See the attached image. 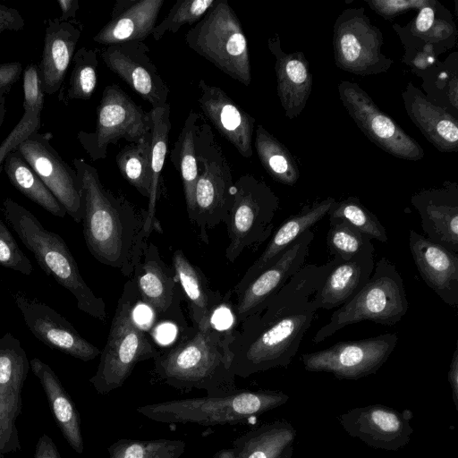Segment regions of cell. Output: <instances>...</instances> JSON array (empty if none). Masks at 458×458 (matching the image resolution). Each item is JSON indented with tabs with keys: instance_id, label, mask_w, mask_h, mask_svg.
<instances>
[{
	"instance_id": "obj_1",
	"label": "cell",
	"mask_w": 458,
	"mask_h": 458,
	"mask_svg": "<svg viewBox=\"0 0 458 458\" xmlns=\"http://www.w3.org/2000/svg\"><path fill=\"white\" fill-rule=\"evenodd\" d=\"M334 259L304 265L261 310L231 329V369L241 377L287 367L299 351L318 309L313 296Z\"/></svg>"
},
{
	"instance_id": "obj_2",
	"label": "cell",
	"mask_w": 458,
	"mask_h": 458,
	"mask_svg": "<svg viewBox=\"0 0 458 458\" xmlns=\"http://www.w3.org/2000/svg\"><path fill=\"white\" fill-rule=\"evenodd\" d=\"M73 166L81 182V222L88 250L101 264L132 276L148 244L146 210L106 189L98 170L84 159L74 158Z\"/></svg>"
},
{
	"instance_id": "obj_3",
	"label": "cell",
	"mask_w": 458,
	"mask_h": 458,
	"mask_svg": "<svg viewBox=\"0 0 458 458\" xmlns=\"http://www.w3.org/2000/svg\"><path fill=\"white\" fill-rule=\"evenodd\" d=\"M231 329L215 325L189 329L179 341L158 352L154 358L155 375L176 389L205 390L207 396L235 393L228 349Z\"/></svg>"
},
{
	"instance_id": "obj_4",
	"label": "cell",
	"mask_w": 458,
	"mask_h": 458,
	"mask_svg": "<svg viewBox=\"0 0 458 458\" xmlns=\"http://www.w3.org/2000/svg\"><path fill=\"white\" fill-rule=\"evenodd\" d=\"M3 212L41 269L73 295L81 311L104 322L106 318V303L82 278L64 240L46 229L30 210L11 198L4 199Z\"/></svg>"
},
{
	"instance_id": "obj_5",
	"label": "cell",
	"mask_w": 458,
	"mask_h": 458,
	"mask_svg": "<svg viewBox=\"0 0 458 458\" xmlns=\"http://www.w3.org/2000/svg\"><path fill=\"white\" fill-rule=\"evenodd\" d=\"M289 396L274 390H242L219 397H195L141 405L136 411L161 423L202 426L238 424L284 404Z\"/></svg>"
},
{
	"instance_id": "obj_6",
	"label": "cell",
	"mask_w": 458,
	"mask_h": 458,
	"mask_svg": "<svg viewBox=\"0 0 458 458\" xmlns=\"http://www.w3.org/2000/svg\"><path fill=\"white\" fill-rule=\"evenodd\" d=\"M139 301L134 281H127L116 305L106 344L100 352L97 371L89 379L99 394L121 387L139 362L158 354L154 342L134 318Z\"/></svg>"
},
{
	"instance_id": "obj_7",
	"label": "cell",
	"mask_w": 458,
	"mask_h": 458,
	"mask_svg": "<svg viewBox=\"0 0 458 458\" xmlns=\"http://www.w3.org/2000/svg\"><path fill=\"white\" fill-rule=\"evenodd\" d=\"M408 309L403 277L396 267L382 257L375 263L367 284L352 300L333 312L329 322L318 330L312 341L318 344L349 325L366 320L394 326Z\"/></svg>"
},
{
	"instance_id": "obj_8",
	"label": "cell",
	"mask_w": 458,
	"mask_h": 458,
	"mask_svg": "<svg viewBox=\"0 0 458 458\" xmlns=\"http://www.w3.org/2000/svg\"><path fill=\"white\" fill-rule=\"evenodd\" d=\"M187 46L221 72L250 86V62L241 21L227 0H216L185 35Z\"/></svg>"
},
{
	"instance_id": "obj_9",
	"label": "cell",
	"mask_w": 458,
	"mask_h": 458,
	"mask_svg": "<svg viewBox=\"0 0 458 458\" xmlns=\"http://www.w3.org/2000/svg\"><path fill=\"white\" fill-rule=\"evenodd\" d=\"M197 162L193 224L199 228L201 240L208 243V229L225 222L228 215L234 182L231 165L202 116L197 132Z\"/></svg>"
},
{
	"instance_id": "obj_10",
	"label": "cell",
	"mask_w": 458,
	"mask_h": 458,
	"mask_svg": "<svg viewBox=\"0 0 458 458\" xmlns=\"http://www.w3.org/2000/svg\"><path fill=\"white\" fill-rule=\"evenodd\" d=\"M279 203L272 189L252 174L234 182L233 202L225 220L230 240L225 250L229 262H235L245 249L261 244L271 235Z\"/></svg>"
},
{
	"instance_id": "obj_11",
	"label": "cell",
	"mask_w": 458,
	"mask_h": 458,
	"mask_svg": "<svg viewBox=\"0 0 458 458\" xmlns=\"http://www.w3.org/2000/svg\"><path fill=\"white\" fill-rule=\"evenodd\" d=\"M151 117L122 88L112 83L101 96L94 131H81L78 140L92 161L104 159L110 144L120 140L137 142L150 133Z\"/></svg>"
},
{
	"instance_id": "obj_12",
	"label": "cell",
	"mask_w": 458,
	"mask_h": 458,
	"mask_svg": "<svg viewBox=\"0 0 458 458\" xmlns=\"http://www.w3.org/2000/svg\"><path fill=\"white\" fill-rule=\"evenodd\" d=\"M383 43L363 7L344 9L335 21L334 58L341 70L360 76L386 72L394 61L382 53Z\"/></svg>"
},
{
	"instance_id": "obj_13",
	"label": "cell",
	"mask_w": 458,
	"mask_h": 458,
	"mask_svg": "<svg viewBox=\"0 0 458 458\" xmlns=\"http://www.w3.org/2000/svg\"><path fill=\"white\" fill-rule=\"evenodd\" d=\"M338 93L349 115L372 143L397 158L418 161L424 157L421 146L382 112L359 84L342 81Z\"/></svg>"
},
{
	"instance_id": "obj_14",
	"label": "cell",
	"mask_w": 458,
	"mask_h": 458,
	"mask_svg": "<svg viewBox=\"0 0 458 458\" xmlns=\"http://www.w3.org/2000/svg\"><path fill=\"white\" fill-rule=\"evenodd\" d=\"M398 341L395 333L341 341L326 349L304 353L301 361L310 372H327L339 379H359L376 373L388 360Z\"/></svg>"
},
{
	"instance_id": "obj_15",
	"label": "cell",
	"mask_w": 458,
	"mask_h": 458,
	"mask_svg": "<svg viewBox=\"0 0 458 458\" xmlns=\"http://www.w3.org/2000/svg\"><path fill=\"white\" fill-rule=\"evenodd\" d=\"M52 133L34 132L16 148L76 223L82 219V188L72 168L51 144Z\"/></svg>"
},
{
	"instance_id": "obj_16",
	"label": "cell",
	"mask_w": 458,
	"mask_h": 458,
	"mask_svg": "<svg viewBox=\"0 0 458 458\" xmlns=\"http://www.w3.org/2000/svg\"><path fill=\"white\" fill-rule=\"evenodd\" d=\"M133 276L140 300L152 310L157 320L176 323L183 330L181 302L184 296L178 277L153 242H148Z\"/></svg>"
},
{
	"instance_id": "obj_17",
	"label": "cell",
	"mask_w": 458,
	"mask_h": 458,
	"mask_svg": "<svg viewBox=\"0 0 458 458\" xmlns=\"http://www.w3.org/2000/svg\"><path fill=\"white\" fill-rule=\"evenodd\" d=\"M106 67L120 77L152 108L167 104L170 89L149 55V48L140 41L106 47L101 51Z\"/></svg>"
},
{
	"instance_id": "obj_18",
	"label": "cell",
	"mask_w": 458,
	"mask_h": 458,
	"mask_svg": "<svg viewBox=\"0 0 458 458\" xmlns=\"http://www.w3.org/2000/svg\"><path fill=\"white\" fill-rule=\"evenodd\" d=\"M14 302L32 335L49 348L73 358L89 361L100 354V350L82 337L61 314L37 299L21 292L13 295Z\"/></svg>"
},
{
	"instance_id": "obj_19",
	"label": "cell",
	"mask_w": 458,
	"mask_h": 458,
	"mask_svg": "<svg viewBox=\"0 0 458 458\" xmlns=\"http://www.w3.org/2000/svg\"><path fill=\"white\" fill-rule=\"evenodd\" d=\"M313 239L311 230L302 233L237 296L234 314L240 323L261 310L304 266Z\"/></svg>"
},
{
	"instance_id": "obj_20",
	"label": "cell",
	"mask_w": 458,
	"mask_h": 458,
	"mask_svg": "<svg viewBox=\"0 0 458 458\" xmlns=\"http://www.w3.org/2000/svg\"><path fill=\"white\" fill-rule=\"evenodd\" d=\"M340 423L352 437L386 451L404 446L413 431L405 414L383 405L352 409L340 417Z\"/></svg>"
},
{
	"instance_id": "obj_21",
	"label": "cell",
	"mask_w": 458,
	"mask_h": 458,
	"mask_svg": "<svg viewBox=\"0 0 458 458\" xmlns=\"http://www.w3.org/2000/svg\"><path fill=\"white\" fill-rule=\"evenodd\" d=\"M426 237L458 254V184L421 190L411 198Z\"/></svg>"
},
{
	"instance_id": "obj_22",
	"label": "cell",
	"mask_w": 458,
	"mask_h": 458,
	"mask_svg": "<svg viewBox=\"0 0 458 458\" xmlns=\"http://www.w3.org/2000/svg\"><path fill=\"white\" fill-rule=\"evenodd\" d=\"M409 249L425 282L448 306L458 308V255L414 230L409 233Z\"/></svg>"
},
{
	"instance_id": "obj_23",
	"label": "cell",
	"mask_w": 458,
	"mask_h": 458,
	"mask_svg": "<svg viewBox=\"0 0 458 458\" xmlns=\"http://www.w3.org/2000/svg\"><path fill=\"white\" fill-rule=\"evenodd\" d=\"M198 87L200 91L198 102L203 114L243 157H251L254 117L219 87L204 80H199Z\"/></svg>"
},
{
	"instance_id": "obj_24",
	"label": "cell",
	"mask_w": 458,
	"mask_h": 458,
	"mask_svg": "<svg viewBox=\"0 0 458 458\" xmlns=\"http://www.w3.org/2000/svg\"><path fill=\"white\" fill-rule=\"evenodd\" d=\"M30 369L21 342L11 333L0 338V427L19 438L15 425L21 412V390Z\"/></svg>"
},
{
	"instance_id": "obj_25",
	"label": "cell",
	"mask_w": 458,
	"mask_h": 458,
	"mask_svg": "<svg viewBox=\"0 0 458 458\" xmlns=\"http://www.w3.org/2000/svg\"><path fill=\"white\" fill-rule=\"evenodd\" d=\"M374 252L371 245L346 260L333 257V265L313 296L316 308L332 310L352 300L373 273Z\"/></svg>"
},
{
	"instance_id": "obj_26",
	"label": "cell",
	"mask_w": 458,
	"mask_h": 458,
	"mask_svg": "<svg viewBox=\"0 0 458 458\" xmlns=\"http://www.w3.org/2000/svg\"><path fill=\"white\" fill-rule=\"evenodd\" d=\"M267 47L276 59L277 96L285 116L293 120L301 114L311 93L309 62L301 51L284 52L278 34L268 38Z\"/></svg>"
},
{
	"instance_id": "obj_27",
	"label": "cell",
	"mask_w": 458,
	"mask_h": 458,
	"mask_svg": "<svg viewBox=\"0 0 458 458\" xmlns=\"http://www.w3.org/2000/svg\"><path fill=\"white\" fill-rule=\"evenodd\" d=\"M164 0H117L109 21L94 36L106 47L131 41L143 42L151 35Z\"/></svg>"
},
{
	"instance_id": "obj_28",
	"label": "cell",
	"mask_w": 458,
	"mask_h": 458,
	"mask_svg": "<svg viewBox=\"0 0 458 458\" xmlns=\"http://www.w3.org/2000/svg\"><path fill=\"white\" fill-rule=\"evenodd\" d=\"M81 34V28L74 22L62 21L57 18L47 21L38 64L45 94H55L63 87Z\"/></svg>"
},
{
	"instance_id": "obj_29",
	"label": "cell",
	"mask_w": 458,
	"mask_h": 458,
	"mask_svg": "<svg viewBox=\"0 0 458 458\" xmlns=\"http://www.w3.org/2000/svg\"><path fill=\"white\" fill-rule=\"evenodd\" d=\"M402 98L408 116L437 150H458V121L452 114L432 104L412 82L407 84Z\"/></svg>"
},
{
	"instance_id": "obj_30",
	"label": "cell",
	"mask_w": 458,
	"mask_h": 458,
	"mask_svg": "<svg viewBox=\"0 0 458 458\" xmlns=\"http://www.w3.org/2000/svg\"><path fill=\"white\" fill-rule=\"evenodd\" d=\"M335 201V199L333 197H327L311 205L304 206L298 213L286 218L273 233L261 255L247 269L242 278L234 286L233 293L236 296L268 267L282 251L323 219Z\"/></svg>"
},
{
	"instance_id": "obj_31",
	"label": "cell",
	"mask_w": 458,
	"mask_h": 458,
	"mask_svg": "<svg viewBox=\"0 0 458 458\" xmlns=\"http://www.w3.org/2000/svg\"><path fill=\"white\" fill-rule=\"evenodd\" d=\"M172 262L190 306L193 327L214 325L213 318L223 301L220 292L210 288L204 273L188 259L182 250L174 252Z\"/></svg>"
},
{
	"instance_id": "obj_32",
	"label": "cell",
	"mask_w": 458,
	"mask_h": 458,
	"mask_svg": "<svg viewBox=\"0 0 458 458\" xmlns=\"http://www.w3.org/2000/svg\"><path fill=\"white\" fill-rule=\"evenodd\" d=\"M39 380L55 422L69 445L78 454L84 451L80 413L54 370L38 358L30 360Z\"/></svg>"
},
{
	"instance_id": "obj_33",
	"label": "cell",
	"mask_w": 458,
	"mask_h": 458,
	"mask_svg": "<svg viewBox=\"0 0 458 458\" xmlns=\"http://www.w3.org/2000/svg\"><path fill=\"white\" fill-rule=\"evenodd\" d=\"M296 430L280 420L262 424L233 442L234 458H291Z\"/></svg>"
},
{
	"instance_id": "obj_34",
	"label": "cell",
	"mask_w": 458,
	"mask_h": 458,
	"mask_svg": "<svg viewBox=\"0 0 458 458\" xmlns=\"http://www.w3.org/2000/svg\"><path fill=\"white\" fill-rule=\"evenodd\" d=\"M200 118L201 115L193 110L189 113L170 154V159L182 179L187 213L192 223L195 216V188L199 175L197 132Z\"/></svg>"
},
{
	"instance_id": "obj_35",
	"label": "cell",
	"mask_w": 458,
	"mask_h": 458,
	"mask_svg": "<svg viewBox=\"0 0 458 458\" xmlns=\"http://www.w3.org/2000/svg\"><path fill=\"white\" fill-rule=\"evenodd\" d=\"M170 104L152 108L149 111L151 117V169L152 182L150 193L148 198V207L145 215L144 230L148 237L153 230L159 225L156 216L157 199L159 194L161 174L167 154L169 132L171 130Z\"/></svg>"
},
{
	"instance_id": "obj_36",
	"label": "cell",
	"mask_w": 458,
	"mask_h": 458,
	"mask_svg": "<svg viewBox=\"0 0 458 458\" xmlns=\"http://www.w3.org/2000/svg\"><path fill=\"white\" fill-rule=\"evenodd\" d=\"M3 166L11 183L26 198L55 216H65L66 211L64 207L17 148L7 155Z\"/></svg>"
},
{
	"instance_id": "obj_37",
	"label": "cell",
	"mask_w": 458,
	"mask_h": 458,
	"mask_svg": "<svg viewBox=\"0 0 458 458\" xmlns=\"http://www.w3.org/2000/svg\"><path fill=\"white\" fill-rule=\"evenodd\" d=\"M254 146L266 172L277 182L293 186L300 178V170L288 148L262 124L256 129Z\"/></svg>"
},
{
	"instance_id": "obj_38",
	"label": "cell",
	"mask_w": 458,
	"mask_h": 458,
	"mask_svg": "<svg viewBox=\"0 0 458 458\" xmlns=\"http://www.w3.org/2000/svg\"><path fill=\"white\" fill-rule=\"evenodd\" d=\"M115 161L123 177L140 194L148 198L152 182L151 134L123 147Z\"/></svg>"
},
{
	"instance_id": "obj_39",
	"label": "cell",
	"mask_w": 458,
	"mask_h": 458,
	"mask_svg": "<svg viewBox=\"0 0 458 458\" xmlns=\"http://www.w3.org/2000/svg\"><path fill=\"white\" fill-rule=\"evenodd\" d=\"M97 49L82 47L72 58L73 67L65 89H61L60 100L67 104L72 100H89L98 83Z\"/></svg>"
},
{
	"instance_id": "obj_40",
	"label": "cell",
	"mask_w": 458,
	"mask_h": 458,
	"mask_svg": "<svg viewBox=\"0 0 458 458\" xmlns=\"http://www.w3.org/2000/svg\"><path fill=\"white\" fill-rule=\"evenodd\" d=\"M186 443L180 439L121 438L107 447L109 458H180Z\"/></svg>"
},
{
	"instance_id": "obj_41",
	"label": "cell",
	"mask_w": 458,
	"mask_h": 458,
	"mask_svg": "<svg viewBox=\"0 0 458 458\" xmlns=\"http://www.w3.org/2000/svg\"><path fill=\"white\" fill-rule=\"evenodd\" d=\"M327 215L329 218L345 220L370 240L386 242V231L377 216L362 205L360 199L354 196L335 201Z\"/></svg>"
},
{
	"instance_id": "obj_42",
	"label": "cell",
	"mask_w": 458,
	"mask_h": 458,
	"mask_svg": "<svg viewBox=\"0 0 458 458\" xmlns=\"http://www.w3.org/2000/svg\"><path fill=\"white\" fill-rule=\"evenodd\" d=\"M327 245L333 257L346 260L373 245L371 240L340 218H329Z\"/></svg>"
},
{
	"instance_id": "obj_43",
	"label": "cell",
	"mask_w": 458,
	"mask_h": 458,
	"mask_svg": "<svg viewBox=\"0 0 458 458\" xmlns=\"http://www.w3.org/2000/svg\"><path fill=\"white\" fill-rule=\"evenodd\" d=\"M216 0H177L162 21L156 25L151 36L161 39L166 32L175 33L185 24L198 22Z\"/></svg>"
},
{
	"instance_id": "obj_44",
	"label": "cell",
	"mask_w": 458,
	"mask_h": 458,
	"mask_svg": "<svg viewBox=\"0 0 458 458\" xmlns=\"http://www.w3.org/2000/svg\"><path fill=\"white\" fill-rule=\"evenodd\" d=\"M0 266L30 276L33 266L0 218Z\"/></svg>"
},
{
	"instance_id": "obj_45",
	"label": "cell",
	"mask_w": 458,
	"mask_h": 458,
	"mask_svg": "<svg viewBox=\"0 0 458 458\" xmlns=\"http://www.w3.org/2000/svg\"><path fill=\"white\" fill-rule=\"evenodd\" d=\"M41 125V114L33 111L23 113L19 123L0 144V165L7 155L14 150L23 140L34 132H38Z\"/></svg>"
},
{
	"instance_id": "obj_46",
	"label": "cell",
	"mask_w": 458,
	"mask_h": 458,
	"mask_svg": "<svg viewBox=\"0 0 458 458\" xmlns=\"http://www.w3.org/2000/svg\"><path fill=\"white\" fill-rule=\"evenodd\" d=\"M23 110L42 113L45 92L42 88L38 65L28 64L22 72Z\"/></svg>"
},
{
	"instance_id": "obj_47",
	"label": "cell",
	"mask_w": 458,
	"mask_h": 458,
	"mask_svg": "<svg viewBox=\"0 0 458 458\" xmlns=\"http://www.w3.org/2000/svg\"><path fill=\"white\" fill-rule=\"evenodd\" d=\"M431 0H366L369 6L385 20L392 21L396 16L428 5Z\"/></svg>"
},
{
	"instance_id": "obj_48",
	"label": "cell",
	"mask_w": 458,
	"mask_h": 458,
	"mask_svg": "<svg viewBox=\"0 0 458 458\" xmlns=\"http://www.w3.org/2000/svg\"><path fill=\"white\" fill-rule=\"evenodd\" d=\"M20 62L0 64V104H5V98L22 73Z\"/></svg>"
},
{
	"instance_id": "obj_49",
	"label": "cell",
	"mask_w": 458,
	"mask_h": 458,
	"mask_svg": "<svg viewBox=\"0 0 458 458\" xmlns=\"http://www.w3.org/2000/svg\"><path fill=\"white\" fill-rule=\"evenodd\" d=\"M25 21L20 12L0 4V33L4 31H19L24 28Z\"/></svg>"
},
{
	"instance_id": "obj_50",
	"label": "cell",
	"mask_w": 458,
	"mask_h": 458,
	"mask_svg": "<svg viewBox=\"0 0 458 458\" xmlns=\"http://www.w3.org/2000/svg\"><path fill=\"white\" fill-rule=\"evenodd\" d=\"M34 458H61L53 439L46 433L41 435L36 444Z\"/></svg>"
},
{
	"instance_id": "obj_51",
	"label": "cell",
	"mask_w": 458,
	"mask_h": 458,
	"mask_svg": "<svg viewBox=\"0 0 458 458\" xmlns=\"http://www.w3.org/2000/svg\"><path fill=\"white\" fill-rule=\"evenodd\" d=\"M448 381L452 388L453 398L455 406L457 407V397H458V348L457 344L453 353L451 360L449 371H448Z\"/></svg>"
},
{
	"instance_id": "obj_52",
	"label": "cell",
	"mask_w": 458,
	"mask_h": 458,
	"mask_svg": "<svg viewBox=\"0 0 458 458\" xmlns=\"http://www.w3.org/2000/svg\"><path fill=\"white\" fill-rule=\"evenodd\" d=\"M57 4L61 9V16L57 19L62 21H72L76 17L79 10L78 0H58Z\"/></svg>"
},
{
	"instance_id": "obj_53",
	"label": "cell",
	"mask_w": 458,
	"mask_h": 458,
	"mask_svg": "<svg viewBox=\"0 0 458 458\" xmlns=\"http://www.w3.org/2000/svg\"><path fill=\"white\" fill-rule=\"evenodd\" d=\"M21 449L19 438H14L0 427V452L3 454L17 452Z\"/></svg>"
},
{
	"instance_id": "obj_54",
	"label": "cell",
	"mask_w": 458,
	"mask_h": 458,
	"mask_svg": "<svg viewBox=\"0 0 458 458\" xmlns=\"http://www.w3.org/2000/svg\"><path fill=\"white\" fill-rule=\"evenodd\" d=\"M212 458H234L233 449V447L221 449Z\"/></svg>"
},
{
	"instance_id": "obj_55",
	"label": "cell",
	"mask_w": 458,
	"mask_h": 458,
	"mask_svg": "<svg viewBox=\"0 0 458 458\" xmlns=\"http://www.w3.org/2000/svg\"><path fill=\"white\" fill-rule=\"evenodd\" d=\"M6 114L5 104H0V126L2 125Z\"/></svg>"
},
{
	"instance_id": "obj_56",
	"label": "cell",
	"mask_w": 458,
	"mask_h": 458,
	"mask_svg": "<svg viewBox=\"0 0 458 458\" xmlns=\"http://www.w3.org/2000/svg\"><path fill=\"white\" fill-rule=\"evenodd\" d=\"M0 458H5L2 452H0Z\"/></svg>"
}]
</instances>
